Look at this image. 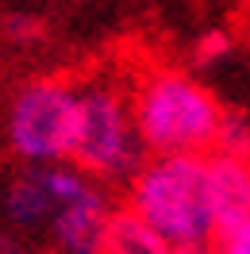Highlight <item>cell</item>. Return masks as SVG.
Wrapping results in <instances>:
<instances>
[{
    "instance_id": "cell-1",
    "label": "cell",
    "mask_w": 250,
    "mask_h": 254,
    "mask_svg": "<svg viewBox=\"0 0 250 254\" xmlns=\"http://www.w3.org/2000/svg\"><path fill=\"white\" fill-rule=\"evenodd\" d=\"M127 212L146 223L170 251H212L216 212L208 192L204 154L146 158L142 170L127 181Z\"/></svg>"
},
{
    "instance_id": "cell-2",
    "label": "cell",
    "mask_w": 250,
    "mask_h": 254,
    "mask_svg": "<svg viewBox=\"0 0 250 254\" xmlns=\"http://www.w3.org/2000/svg\"><path fill=\"white\" fill-rule=\"evenodd\" d=\"M131 116L146 146V158L212 154L223 124V108L185 69H146L131 89Z\"/></svg>"
},
{
    "instance_id": "cell-3",
    "label": "cell",
    "mask_w": 250,
    "mask_h": 254,
    "mask_svg": "<svg viewBox=\"0 0 250 254\" xmlns=\"http://www.w3.org/2000/svg\"><path fill=\"white\" fill-rule=\"evenodd\" d=\"M146 162V146L131 116V96L112 81H85L77 85V131L69 166L85 177L100 181L104 189L116 181H131Z\"/></svg>"
},
{
    "instance_id": "cell-4",
    "label": "cell",
    "mask_w": 250,
    "mask_h": 254,
    "mask_svg": "<svg viewBox=\"0 0 250 254\" xmlns=\"http://www.w3.org/2000/svg\"><path fill=\"white\" fill-rule=\"evenodd\" d=\"M77 131V85L65 77H31L8 96L4 143L19 166H62Z\"/></svg>"
},
{
    "instance_id": "cell-5",
    "label": "cell",
    "mask_w": 250,
    "mask_h": 254,
    "mask_svg": "<svg viewBox=\"0 0 250 254\" xmlns=\"http://www.w3.org/2000/svg\"><path fill=\"white\" fill-rule=\"evenodd\" d=\"M204 162H208V192H212L216 227L223 231L250 216V154L212 150V154H204Z\"/></svg>"
},
{
    "instance_id": "cell-6",
    "label": "cell",
    "mask_w": 250,
    "mask_h": 254,
    "mask_svg": "<svg viewBox=\"0 0 250 254\" xmlns=\"http://www.w3.org/2000/svg\"><path fill=\"white\" fill-rule=\"evenodd\" d=\"M104 254H170V247L146 223L135 220L127 208H116V220L104 239Z\"/></svg>"
},
{
    "instance_id": "cell-7",
    "label": "cell",
    "mask_w": 250,
    "mask_h": 254,
    "mask_svg": "<svg viewBox=\"0 0 250 254\" xmlns=\"http://www.w3.org/2000/svg\"><path fill=\"white\" fill-rule=\"evenodd\" d=\"M216 150H223V154H250V124L239 112H223Z\"/></svg>"
},
{
    "instance_id": "cell-8",
    "label": "cell",
    "mask_w": 250,
    "mask_h": 254,
    "mask_svg": "<svg viewBox=\"0 0 250 254\" xmlns=\"http://www.w3.org/2000/svg\"><path fill=\"white\" fill-rule=\"evenodd\" d=\"M208 254H250V216L231 223V227H223Z\"/></svg>"
},
{
    "instance_id": "cell-9",
    "label": "cell",
    "mask_w": 250,
    "mask_h": 254,
    "mask_svg": "<svg viewBox=\"0 0 250 254\" xmlns=\"http://www.w3.org/2000/svg\"><path fill=\"white\" fill-rule=\"evenodd\" d=\"M4 39L8 43H16V47H27V43H39V35H43V23L35 16H23V12H16V16H4Z\"/></svg>"
},
{
    "instance_id": "cell-10",
    "label": "cell",
    "mask_w": 250,
    "mask_h": 254,
    "mask_svg": "<svg viewBox=\"0 0 250 254\" xmlns=\"http://www.w3.org/2000/svg\"><path fill=\"white\" fill-rule=\"evenodd\" d=\"M196 62L200 65H212V62H219V58H227L231 54V35L227 31H204L200 39H196Z\"/></svg>"
},
{
    "instance_id": "cell-11",
    "label": "cell",
    "mask_w": 250,
    "mask_h": 254,
    "mask_svg": "<svg viewBox=\"0 0 250 254\" xmlns=\"http://www.w3.org/2000/svg\"><path fill=\"white\" fill-rule=\"evenodd\" d=\"M0 254H47V251L39 243H31V239H19V235L0 227Z\"/></svg>"
},
{
    "instance_id": "cell-12",
    "label": "cell",
    "mask_w": 250,
    "mask_h": 254,
    "mask_svg": "<svg viewBox=\"0 0 250 254\" xmlns=\"http://www.w3.org/2000/svg\"><path fill=\"white\" fill-rule=\"evenodd\" d=\"M170 254H208V251H170Z\"/></svg>"
}]
</instances>
